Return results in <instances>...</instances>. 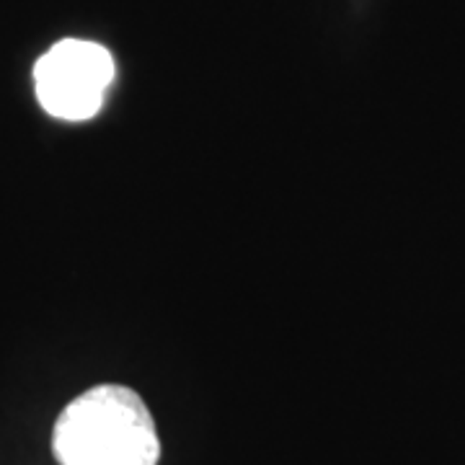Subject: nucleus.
<instances>
[{
	"label": "nucleus",
	"mask_w": 465,
	"mask_h": 465,
	"mask_svg": "<svg viewBox=\"0 0 465 465\" xmlns=\"http://www.w3.org/2000/svg\"><path fill=\"white\" fill-rule=\"evenodd\" d=\"M52 455L57 465H158L161 437L134 388L101 382L54 419Z\"/></svg>",
	"instance_id": "obj_1"
},
{
	"label": "nucleus",
	"mask_w": 465,
	"mask_h": 465,
	"mask_svg": "<svg viewBox=\"0 0 465 465\" xmlns=\"http://www.w3.org/2000/svg\"><path fill=\"white\" fill-rule=\"evenodd\" d=\"M114 81V57L99 42L63 39L34 65L39 106L63 122H85L99 114Z\"/></svg>",
	"instance_id": "obj_2"
}]
</instances>
